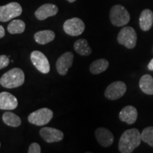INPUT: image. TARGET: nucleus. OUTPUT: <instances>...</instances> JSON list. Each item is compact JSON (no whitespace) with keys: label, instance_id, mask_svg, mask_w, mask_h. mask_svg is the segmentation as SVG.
I'll return each instance as SVG.
<instances>
[{"label":"nucleus","instance_id":"obj_1","mask_svg":"<svg viewBox=\"0 0 153 153\" xmlns=\"http://www.w3.org/2000/svg\"><path fill=\"white\" fill-rule=\"evenodd\" d=\"M141 133L137 128L126 130L118 142V150L121 153H131L140 145Z\"/></svg>","mask_w":153,"mask_h":153},{"label":"nucleus","instance_id":"obj_2","mask_svg":"<svg viewBox=\"0 0 153 153\" xmlns=\"http://www.w3.org/2000/svg\"><path fill=\"white\" fill-rule=\"evenodd\" d=\"M25 82V74L22 69L15 68L9 70L0 78V85L7 89L21 87Z\"/></svg>","mask_w":153,"mask_h":153},{"label":"nucleus","instance_id":"obj_3","mask_svg":"<svg viewBox=\"0 0 153 153\" xmlns=\"http://www.w3.org/2000/svg\"><path fill=\"white\" fill-rule=\"evenodd\" d=\"M110 21L115 26H126L130 22V14L125 7L122 5H114L110 10Z\"/></svg>","mask_w":153,"mask_h":153},{"label":"nucleus","instance_id":"obj_4","mask_svg":"<svg viewBox=\"0 0 153 153\" xmlns=\"http://www.w3.org/2000/svg\"><path fill=\"white\" fill-rule=\"evenodd\" d=\"M137 33L131 26H125L120 30L117 37L118 43L128 49H133L137 43Z\"/></svg>","mask_w":153,"mask_h":153},{"label":"nucleus","instance_id":"obj_5","mask_svg":"<svg viewBox=\"0 0 153 153\" xmlns=\"http://www.w3.org/2000/svg\"><path fill=\"white\" fill-rule=\"evenodd\" d=\"M53 117V112L52 110L48 108H42L32 112L28 116V120L30 123L43 126L48 123Z\"/></svg>","mask_w":153,"mask_h":153},{"label":"nucleus","instance_id":"obj_6","mask_svg":"<svg viewBox=\"0 0 153 153\" xmlns=\"http://www.w3.org/2000/svg\"><path fill=\"white\" fill-rule=\"evenodd\" d=\"M22 14V6L17 2H11L0 7V22H7Z\"/></svg>","mask_w":153,"mask_h":153},{"label":"nucleus","instance_id":"obj_7","mask_svg":"<svg viewBox=\"0 0 153 153\" xmlns=\"http://www.w3.org/2000/svg\"><path fill=\"white\" fill-rule=\"evenodd\" d=\"M85 25L83 21L79 18L68 19L63 24V30L69 36H78L83 33Z\"/></svg>","mask_w":153,"mask_h":153},{"label":"nucleus","instance_id":"obj_8","mask_svg":"<svg viewBox=\"0 0 153 153\" xmlns=\"http://www.w3.org/2000/svg\"><path fill=\"white\" fill-rule=\"evenodd\" d=\"M126 90H127V87L124 82L116 81L112 82L107 87L105 90L104 95L107 99L116 100L123 97L126 92Z\"/></svg>","mask_w":153,"mask_h":153},{"label":"nucleus","instance_id":"obj_9","mask_svg":"<svg viewBox=\"0 0 153 153\" xmlns=\"http://www.w3.org/2000/svg\"><path fill=\"white\" fill-rule=\"evenodd\" d=\"M30 60L38 71L43 74H48L51 70L47 57L39 51H34L30 53Z\"/></svg>","mask_w":153,"mask_h":153},{"label":"nucleus","instance_id":"obj_10","mask_svg":"<svg viewBox=\"0 0 153 153\" xmlns=\"http://www.w3.org/2000/svg\"><path fill=\"white\" fill-rule=\"evenodd\" d=\"M40 135L46 143H57L62 140L64 134L58 129L51 127H44L40 130Z\"/></svg>","mask_w":153,"mask_h":153},{"label":"nucleus","instance_id":"obj_11","mask_svg":"<svg viewBox=\"0 0 153 153\" xmlns=\"http://www.w3.org/2000/svg\"><path fill=\"white\" fill-rule=\"evenodd\" d=\"M74 55L72 52H66L63 53L57 59L56 62L57 71L60 75H66L68 70L71 68L73 63Z\"/></svg>","mask_w":153,"mask_h":153},{"label":"nucleus","instance_id":"obj_12","mask_svg":"<svg viewBox=\"0 0 153 153\" xmlns=\"http://www.w3.org/2000/svg\"><path fill=\"white\" fill-rule=\"evenodd\" d=\"M95 137L101 146L104 148L110 147L113 144L114 137L113 133L106 128H98L95 131Z\"/></svg>","mask_w":153,"mask_h":153},{"label":"nucleus","instance_id":"obj_13","mask_svg":"<svg viewBox=\"0 0 153 153\" xmlns=\"http://www.w3.org/2000/svg\"><path fill=\"white\" fill-rule=\"evenodd\" d=\"M58 12V8L53 4H45L41 6L35 12V16L38 20L43 21L48 17L55 16Z\"/></svg>","mask_w":153,"mask_h":153},{"label":"nucleus","instance_id":"obj_14","mask_svg":"<svg viewBox=\"0 0 153 153\" xmlns=\"http://www.w3.org/2000/svg\"><path fill=\"white\" fill-rule=\"evenodd\" d=\"M18 100L14 95L7 91L0 93V109L14 110L18 106Z\"/></svg>","mask_w":153,"mask_h":153},{"label":"nucleus","instance_id":"obj_15","mask_svg":"<svg viewBox=\"0 0 153 153\" xmlns=\"http://www.w3.org/2000/svg\"><path fill=\"white\" fill-rule=\"evenodd\" d=\"M137 111L133 106H126L119 113V119L122 122L131 125L136 121Z\"/></svg>","mask_w":153,"mask_h":153},{"label":"nucleus","instance_id":"obj_16","mask_svg":"<svg viewBox=\"0 0 153 153\" xmlns=\"http://www.w3.org/2000/svg\"><path fill=\"white\" fill-rule=\"evenodd\" d=\"M140 27L143 31H148L153 24V12L150 9H144L141 12L139 19Z\"/></svg>","mask_w":153,"mask_h":153},{"label":"nucleus","instance_id":"obj_17","mask_svg":"<svg viewBox=\"0 0 153 153\" xmlns=\"http://www.w3.org/2000/svg\"><path fill=\"white\" fill-rule=\"evenodd\" d=\"M55 38V34L51 30H43L38 31L34 34V40L36 43L45 45L52 42Z\"/></svg>","mask_w":153,"mask_h":153},{"label":"nucleus","instance_id":"obj_18","mask_svg":"<svg viewBox=\"0 0 153 153\" xmlns=\"http://www.w3.org/2000/svg\"><path fill=\"white\" fill-rule=\"evenodd\" d=\"M139 86L143 92L148 95H153V78L150 74H144L141 76Z\"/></svg>","mask_w":153,"mask_h":153},{"label":"nucleus","instance_id":"obj_19","mask_svg":"<svg viewBox=\"0 0 153 153\" xmlns=\"http://www.w3.org/2000/svg\"><path fill=\"white\" fill-rule=\"evenodd\" d=\"M74 49L77 54L82 56H88L91 55L92 52L87 40L83 39V38H80L74 43Z\"/></svg>","mask_w":153,"mask_h":153},{"label":"nucleus","instance_id":"obj_20","mask_svg":"<svg viewBox=\"0 0 153 153\" xmlns=\"http://www.w3.org/2000/svg\"><path fill=\"white\" fill-rule=\"evenodd\" d=\"M109 66V62L106 59H98L90 65L89 70L93 74H99L106 71Z\"/></svg>","mask_w":153,"mask_h":153},{"label":"nucleus","instance_id":"obj_21","mask_svg":"<svg viewBox=\"0 0 153 153\" xmlns=\"http://www.w3.org/2000/svg\"><path fill=\"white\" fill-rule=\"evenodd\" d=\"M2 120L6 125L16 128L21 126L22 120L16 114L11 111H7L2 115Z\"/></svg>","mask_w":153,"mask_h":153},{"label":"nucleus","instance_id":"obj_22","mask_svg":"<svg viewBox=\"0 0 153 153\" xmlns=\"http://www.w3.org/2000/svg\"><path fill=\"white\" fill-rule=\"evenodd\" d=\"M26 29V24L24 22L20 19H15L11 21L7 26V30L11 34H20L24 33Z\"/></svg>","mask_w":153,"mask_h":153},{"label":"nucleus","instance_id":"obj_23","mask_svg":"<svg viewBox=\"0 0 153 153\" xmlns=\"http://www.w3.org/2000/svg\"><path fill=\"white\" fill-rule=\"evenodd\" d=\"M141 138L143 142L153 147V127L149 126L144 128L141 133Z\"/></svg>","mask_w":153,"mask_h":153},{"label":"nucleus","instance_id":"obj_24","mask_svg":"<svg viewBox=\"0 0 153 153\" xmlns=\"http://www.w3.org/2000/svg\"><path fill=\"white\" fill-rule=\"evenodd\" d=\"M9 64V57L6 55H0V70L7 68Z\"/></svg>","mask_w":153,"mask_h":153},{"label":"nucleus","instance_id":"obj_25","mask_svg":"<svg viewBox=\"0 0 153 153\" xmlns=\"http://www.w3.org/2000/svg\"><path fill=\"white\" fill-rule=\"evenodd\" d=\"M28 153H40L41 152V148L39 144L36 143H33L30 145L28 150Z\"/></svg>","mask_w":153,"mask_h":153},{"label":"nucleus","instance_id":"obj_26","mask_svg":"<svg viewBox=\"0 0 153 153\" xmlns=\"http://www.w3.org/2000/svg\"><path fill=\"white\" fill-rule=\"evenodd\" d=\"M5 36V30L1 25H0V39Z\"/></svg>","mask_w":153,"mask_h":153},{"label":"nucleus","instance_id":"obj_27","mask_svg":"<svg viewBox=\"0 0 153 153\" xmlns=\"http://www.w3.org/2000/svg\"><path fill=\"white\" fill-rule=\"evenodd\" d=\"M148 68L149 70H150V71H153V58L150 61V62H149Z\"/></svg>","mask_w":153,"mask_h":153},{"label":"nucleus","instance_id":"obj_28","mask_svg":"<svg viewBox=\"0 0 153 153\" xmlns=\"http://www.w3.org/2000/svg\"><path fill=\"white\" fill-rule=\"evenodd\" d=\"M68 1H69V2H70V3H73V2H74V1H76V0H68Z\"/></svg>","mask_w":153,"mask_h":153},{"label":"nucleus","instance_id":"obj_29","mask_svg":"<svg viewBox=\"0 0 153 153\" xmlns=\"http://www.w3.org/2000/svg\"><path fill=\"white\" fill-rule=\"evenodd\" d=\"M0 147H1V143H0Z\"/></svg>","mask_w":153,"mask_h":153}]
</instances>
